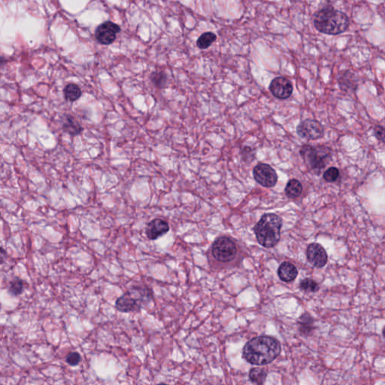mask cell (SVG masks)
<instances>
[{"label": "cell", "instance_id": "6da1fadb", "mask_svg": "<svg viewBox=\"0 0 385 385\" xmlns=\"http://www.w3.org/2000/svg\"><path fill=\"white\" fill-rule=\"evenodd\" d=\"M243 256V249L237 241L223 236L218 237L212 243L208 253V260L213 268H232L239 267Z\"/></svg>", "mask_w": 385, "mask_h": 385}, {"label": "cell", "instance_id": "7a4b0ae2", "mask_svg": "<svg viewBox=\"0 0 385 385\" xmlns=\"http://www.w3.org/2000/svg\"><path fill=\"white\" fill-rule=\"evenodd\" d=\"M281 344L273 337L259 336L247 342L242 351L244 359L253 365L264 366L277 358Z\"/></svg>", "mask_w": 385, "mask_h": 385}, {"label": "cell", "instance_id": "3957f363", "mask_svg": "<svg viewBox=\"0 0 385 385\" xmlns=\"http://www.w3.org/2000/svg\"><path fill=\"white\" fill-rule=\"evenodd\" d=\"M313 23L320 33L336 36L348 30L350 21L345 13L335 10L332 5H326L315 13Z\"/></svg>", "mask_w": 385, "mask_h": 385}, {"label": "cell", "instance_id": "277c9868", "mask_svg": "<svg viewBox=\"0 0 385 385\" xmlns=\"http://www.w3.org/2000/svg\"><path fill=\"white\" fill-rule=\"evenodd\" d=\"M282 220L275 214H265L256 223L254 231L258 243L264 248L275 246L281 239Z\"/></svg>", "mask_w": 385, "mask_h": 385}, {"label": "cell", "instance_id": "5b68a950", "mask_svg": "<svg viewBox=\"0 0 385 385\" xmlns=\"http://www.w3.org/2000/svg\"><path fill=\"white\" fill-rule=\"evenodd\" d=\"M153 299V292L151 289L142 286L131 287L115 302V308L118 312L123 313L137 312L143 306L148 304Z\"/></svg>", "mask_w": 385, "mask_h": 385}, {"label": "cell", "instance_id": "8992f818", "mask_svg": "<svg viewBox=\"0 0 385 385\" xmlns=\"http://www.w3.org/2000/svg\"><path fill=\"white\" fill-rule=\"evenodd\" d=\"M299 155L309 169L320 174L330 161L331 150L325 145H303L299 150Z\"/></svg>", "mask_w": 385, "mask_h": 385}, {"label": "cell", "instance_id": "52a82bcc", "mask_svg": "<svg viewBox=\"0 0 385 385\" xmlns=\"http://www.w3.org/2000/svg\"><path fill=\"white\" fill-rule=\"evenodd\" d=\"M298 136L307 140H317L323 137L325 129L322 123L316 120H303L296 127Z\"/></svg>", "mask_w": 385, "mask_h": 385}, {"label": "cell", "instance_id": "ba28073f", "mask_svg": "<svg viewBox=\"0 0 385 385\" xmlns=\"http://www.w3.org/2000/svg\"><path fill=\"white\" fill-rule=\"evenodd\" d=\"M254 179L265 187H273L277 181V175L274 168L267 164H259L253 170Z\"/></svg>", "mask_w": 385, "mask_h": 385}, {"label": "cell", "instance_id": "9c48e42d", "mask_svg": "<svg viewBox=\"0 0 385 385\" xmlns=\"http://www.w3.org/2000/svg\"><path fill=\"white\" fill-rule=\"evenodd\" d=\"M120 32V26L108 20L97 27L95 32L96 39L100 44L110 46L115 41L116 36Z\"/></svg>", "mask_w": 385, "mask_h": 385}, {"label": "cell", "instance_id": "30bf717a", "mask_svg": "<svg viewBox=\"0 0 385 385\" xmlns=\"http://www.w3.org/2000/svg\"><path fill=\"white\" fill-rule=\"evenodd\" d=\"M269 89L275 98L287 100L293 94V87L290 80L284 77H277L271 81Z\"/></svg>", "mask_w": 385, "mask_h": 385}, {"label": "cell", "instance_id": "8fae6325", "mask_svg": "<svg viewBox=\"0 0 385 385\" xmlns=\"http://www.w3.org/2000/svg\"><path fill=\"white\" fill-rule=\"evenodd\" d=\"M306 256L309 262L316 268H322L328 263V254L324 247L318 243H312L308 246Z\"/></svg>", "mask_w": 385, "mask_h": 385}, {"label": "cell", "instance_id": "7c38bea8", "mask_svg": "<svg viewBox=\"0 0 385 385\" xmlns=\"http://www.w3.org/2000/svg\"><path fill=\"white\" fill-rule=\"evenodd\" d=\"M169 225L165 220L155 219L147 225L145 233L150 240H156L169 231Z\"/></svg>", "mask_w": 385, "mask_h": 385}, {"label": "cell", "instance_id": "4fadbf2b", "mask_svg": "<svg viewBox=\"0 0 385 385\" xmlns=\"http://www.w3.org/2000/svg\"><path fill=\"white\" fill-rule=\"evenodd\" d=\"M62 128L64 131L72 136H78L83 131L82 126L76 118L70 114H66L62 120Z\"/></svg>", "mask_w": 385, "mask_h": 385}, {"label": "cell", "instance_id": "5bb4252c", "mask_svg": "<svg viewBox=\"0 0 385 385\" xmlns=\"http://www.w3.org/2000/svg\"><path fill=\"white\" fill-rule=\"evenodd\" d=\"M277 275L280 279L284 282H290L296 279L298 270L293 264L290 262H283L277 270Z\"/></svg>", "mask_w": 385, "mask_h": 385}, {"label": "cell", "instance_id": "9a60e30c", "mask_svg": "<svg viewBox=\"0 0 385 385\" xmlns=\"http://www.w3.org/2000/svg\"><path fill=\"white\" fill-rule=\"evenodd\" d=\"M299 332L303 335H309L315 329L314 319L309 314L305 313L298 320Z\"/></svg>", "mask_w": 385, "mask_h": 385}, {"label": "cell", "instance_id": "2e32d148", "mask_svg": "<svg viewBox=\"0 0 385 385\" xmlns=\"http://www.w3.org/2000/svg\"><path fill=\"white\" fill-rule=\"evenodd\" d=\"M63 95L66 101L73 103L80 99L82 95V91L78 85L70 83L66 84V86L64 88Z\"/></svg>", "mask_w": 385, "mask_h": 385}, {"label": "cell", "instance_id": "e0dca14e", "mask_svg": "<svg viewBox=\"0 0 385 385\" xmlns=\"http://www.w3.org/2000/svg\"><path fill=\"white\" fill-rule=\"evenodd\" d=\"M286 196L290 199H295L301 195L303 192V185L300 181L296 179H291L288 181L285 187Z\"/></svg>", "mask_w": 385, "mask_h": 385}, {"label": "cell", "instance_id": "ac0fdd59", "mask_svg": "<svg viewBox=\"0 0 385 385\" xmlns=\"http://www.w3.org/2000/svg\"><path fill=\"white\" fill-rule=\"evenodd\" d=\"M216 39H217V36L215 33L212 32H206L202 34L197 39V47L202 50L209 49L214 42H216Z\"/></svg>", "mask_w": 385, "mask_h": 385}, {"label": "cell", "instance_id": "d6986e66", "mask_svg": "<svg viewBox=\"0 0 385 385\" xmlns=\"http://www.w3.org/2000/svg\"><path fill=\"white\" fill-rule=\"evenodd\" d=\"M354 75L350 73V72H345L343 75H341L339 78H338V84H339L340 88L342 91H348V90H356V82H354V79H353Z\"/></svg>", "mask_w": 385, "mask_h": 385}, {"label": "cell", "instance_id": "ffe728a7", "mask_svg": "<svg viewBox=\"0 0 385 385\" xmlns=\"http://www.w3.org/2000/svg\"><path fill=\"white\" fill-rule=\"evenodd\" d=\"M267 373L261 368L251 369L249 373V379L256 385H263L267 379Z\"/></svg>", "mask_w": 385, "mask_h": 385}, {"label": "cell", "instance_id": "44dd1931", "mask_svg": "<svg viewBox=\"0 0 385 385\" xmlns=\"http://www.w3.org/2000/svg\"><path fill=\"white\" fill-rule=\"evenodd\" d=\"M24 290V281L18 277L11 280L8 287V291L11 296H17L22 294Z\"/></svg>", "mask_w": 385, "mask_h": 385}, {"label": "cell", "instance_id": "7402d4cb", "mask_svg": "<svg viewBox=\"0 0 385 385\" xmlns=\"http://www.w3.org/2000/svg\"><path fill=\"white\" fill-rule=\"evenodd\" d=\"M150 79L155 84V86L159 89L165 88L168 81L166 74L164 72H152L150 75Z\"/></svg>", "mask_w": 385, "mask_h": 385}, {"label": "cell", "instance_id": "603a6c76", "mask_svg": "<svg viewBox=\"0 0 385 385\" xmlns=\"http://www.w3.org/2000/svg\"><path fill=\"white\" fill-rule=\"evenodd\" d=\"M299 287L304 291L312 292V293H315L319 290V285H318V283L311 278L303 279L299 284Z\"/></svg>", "mask_w": 385, "mask_h": 385}, {"label": "cell", "instance_id": "cb8c5ba5", "mask_svg": "<svg viewBox=\"0 0 385 385\" xmlns=\"http://www.w3.org/2000/svg\"><path fill=\"white\" fill-rule=\"evenodd\" d=\"M339 176V170L335 167H330L325 171L323 175L324 179L327 182L332 183L336 181Z\"/></svg>", "mask_w": 385, "mask_h": 385}, {"label": "cell", "instance_id": "d4e9b609", "mask_svg": "<svg viewBox=\"0 0 385 385\" xmlns=\"http://www.w3.org/2000/svg\"><path fill=\"white\" fill-rule=\"evenodd\" d=\"M241 156H242V160L245 162H251L254 161V158H255V152L254 150L250 147H244L241 151Z\"/></svg>", "mask_w": 385, "mask_h": 385}, {"label": "cell", "instance_id": "484cf974", "mask_svg": "<svg viewBox=\"0 0 385 385\" xmlns=\"http://www.w3.org/2000/svg\"><path fill=\"white\" fill-rule=\"evenodd\" d=\"M66 363L72 367L78 365L81 361V356L78 352H71L66 358Z\"/></svg>", "mask_w": 385, "mask_h": 385}, {"label": "cell", "instance_id": "4316f807", "mask_svg": "<svg viewBox=\"0 0 385 385\" xmlns=\"http://www.w3.org/2000/svg\"><path fill=\"white\" fill-rule=\"evenodd\" d=\"M373 131H374V135L376 139L382 142V143L385 144V127L378 125V126H375Z\"/></svg>", "mask_w": 385, "mask_h": 385}, {"label": "cell", "instance_id": "83f0119b", "mask_svg": "<svg viewBox=\"0 0 385 385\" xmlns=\"http://www.w3.org/2000/svg\"><path fill=\"white\" fill-rule=\"evenodd\" d=\"M382 334H383V336L385 338V327L383 328V330H382Z\"/></svg>", "mask_w": 385, "mask_h": 385}, {"label": "cell", "instance_id": "f1b7e54d", "mask_svg": "<svg viewBox=\"0 0 385 385\" xmlns=\"http://www.w3.org/2000/svg\"><path fill=\"white\" fill-rule=\"evenodd\" d=\"M166 385V384L161 383V384H158V385Z\"/></svg>", "mask_w": 385, "mask_h": 385}]
</instances>
